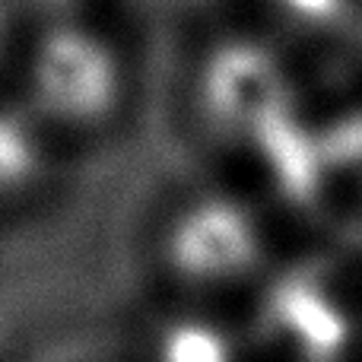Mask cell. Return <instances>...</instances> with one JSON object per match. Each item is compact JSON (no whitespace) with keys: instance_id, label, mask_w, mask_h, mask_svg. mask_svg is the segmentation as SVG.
Instances as JSON below:
<instances>
[{"instance_id":"cell-1","label":"cell","mask_w":362,"mask_h":362,"mask_svg":"<svg viewBox=\"0 0 362 362\" xmlns=\"http://www.w3.org/2000/svg\"><path fill=\"white\" fill-rule=\"evenodd\" d=\"M25 16L16 10L13 0H0V86H10L13 67H16L19 45L25 35Z\"/></svg>"}]
</instances>
